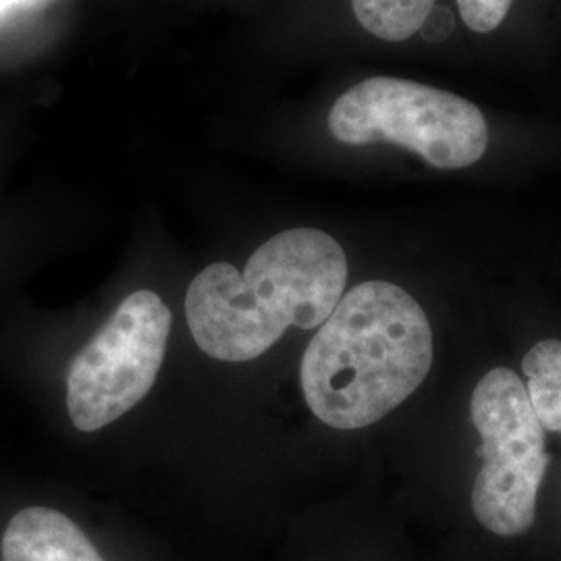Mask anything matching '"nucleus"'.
<instances>
[{
  "label": "nucleus",
  "mask_w": 561,
  "mask_h": 561,
  "mask_svg": "<svg viewBox=\"0 0 561 561\" xmlns=\"http://www.w3.org/2000/svg\"><path fill=\"white\" fill-rule=\"evenodd\" d=\"M345 283L347 259L337 240L319 229H289L264 241L243 273L227 262L206 266L187 289V324L210 358L254 360L289 327H321Z\"/></svg>",
  "instance_id": "obj_1"
},
{
  "label": "nucleus",
  "mask_w": 561,
  "mask_h": 561,
  "mask_svg": "<svg viewBox=\"0 0 561 561\" xmlns=\"http://www.w3.org/2000/svg\"><path fill=\"white\" fill-rule=\"evenodd\" d=\"M433 331L400 285L366 280L341 298L308 343L301 389L319 421L356 431L385 419L426 379Z\"/></svg>",
  "instance_id": "obj_2"
},
{
  "label": "nucleus",
  "mask_w": 561,
  "mask_h": 561,
  "mask_svg": "<svg viewBox=\"0 0 561 561\" xmlns=\"http://www.w3.org/2000/svg\"><path fill=\"white\" fill-rule=\"evenodd\" d=\"M329 131L347 146L391 141L435 169H466L489 146L481 108L451 92L398 78H370L341 94Z\"/></svg>",
  "instance_id": "obj_3"
},
{
  "label": "nucleus",
  "mask_w": 561,
  "mask_h": 561,
  "mask_svg": "<svg viewBox=\"0 0 561 561\" xmlns=\"http://www.w3.org/2000/svg\"><path fill=\"white\" fill-rule=\"evenodd\" d=\"M470 416L482 439L472 512L497 537L524 535L537 516L549 458L545 428L520 377L502 366L489 370L474 387Z\"/></svg>",
  "instance_id": "obj_4"
},
{
  "label": "nucleus",
  "mask_w": 561,
  "mask_h": 561,
  "mask_svg": "<svg viewBox=\"0 0 561 561\" xmlns=\"http://www.w3.org/2000/svg\"><path fill=\"white\" fill-rule=\"evenodd\" d=\"M171 310L148 289L121 301L67 375V410L76 428L101 431L140 403L159 377Z\"/></svg>",
  "instance_id": "obj_5"
},
{
  "label": "nucleus",
  "mask_w": 561,
  "mask_h": 561,
  "mask_svg": "<svg viewBox=\"0 0 561 561\" xmlns=\"http://www.w3.org/2000/svg\"><path fill=\"white\" fill-rule=\"evenodd\" d=\"M2 561H104L80 526L50 507H25L2 535Z\"/></svg>",
  "instance_id": "obj_6"
},
{
  "label": "nucleus",
  "mask_w": 561,
  "mask_h": 561,
  "mask_svg": "<svg viewBox=\"0 0 561 561\" xmlns=\"http://www.w3.org/2000/svg\"><path fill=\"white\" fill-rule=\"evenodd\" d=\"M526 393L542 428L561 435V341H539L522 360Z\"/></svg>",
  "instance_id": "obj_7"
},
{
  "label": "nucleus",
  "mask_w": 561,
  "mask_h": 561,
  "mask_svg": "<svg viewBox=\"0 0 561 561\" xmlns=\"http://www.w3.org/2000/svg\"><path fill=\"white\" fill-rule=\"evenodd\" d=\"M435 4L437 0H352L362 27L387 42L408 41L419 34Z\"/></svg>",
  "instance_id": "obj_8"
},
{
  "label": "nucleus",
  "mask_w": 561,
  "mask_h": 561,
  "mask_svg": "<svg viewBox=\"0 0 561 561\" xmlns=\"http://www.w3.org/2000/svg\"><path fill=\"white\" fill-rule=\"evenodd\" d=\"M461 20L479 34L495 32L502 25L512 0H458Z\"/></svg>",
  "instance_id": "obj_9"
},
{
  "label": "nucleus",
  "mask_w": 561,
  "mask_h": 561,
  "mask_svg": "<svg viewBox=\"0 0 561 561\" xmlns=\"http://www.w3.org/2000/svg\"><path fill=\"white\" fill-rule=\"evenodd\" d=\"M456 27V20H454V13L442 7V4H435L428 13V18L424 20L421 27L422 38L428 42H443L447 41L451 36Z\"/></svg>",
  "instance_id": "obj_10"
},
{
  "label": "nucleus",
  "mask_w": 561,
  "mask_h": 561,
  "mask_svg": "<svg viewBox=\"0 0 561 561\" xmlns=\"http://www.w3.org/2000/svg\"><path fill=\"white\" fill-rule=\"evenodd\" d=\"M20 2H25V0H0V13L7 11V9L13 7V4H20Z\"/></svg>",
  "instance_id": "obj_11"
}]
</instances>
